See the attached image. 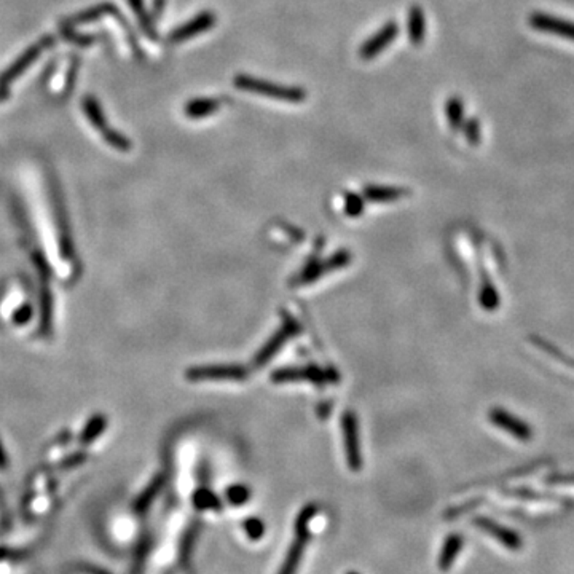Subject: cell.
Listing matches in <instances>:
<instances>
[{"label":"cell","mask_w":574,"mask_h":574,"mask_svg":"<svg viewBox=\"0 0 574 574\" xmlns=\"http://www.w3.org/2000/svg\"><path fill=\"white\" fill-rule=\"evenodd\" d=\"M233 84L241 91L254 93V95H261L265 98L278 99V101L299 104V102L305 101V99L308 98V93L300 86H287V85L273 84V82L256 79V77H251L246 74L236 75Z\"/></svg>","instance_id":"6da1fadb"},{"label":"cell","mask_w":574,"mask_h":574,"mask_svg":"<svg viewBox=\"0 0 574 574\" xmlns=\"http://www.w3.org/2000/svg\"><path fill=\"white\" fill-rule=\"evenodd\" d=\"M316 514V507L314 506H307L303 507L302 512L297 517L295 522V539L294 543L290 544L289 552H287L286 560L283 568L279 570V574H295L299 570V565L303 557V550H305V545L310 539V520L313 515Z\"/></svg>","instance_id":"7a4b0ae2"},{"label":"cell","mask_w":574,"mask_h":574,"mask_svg":"<svg viewBox=\"0 0 574 574\" xmlns=\"http://www.w3.org/2000/svg\"><path fill=\"white\" fill-rule=\"evenodd\" d=\"M272 380L274 383H290V382H310L314 385H324L330 382H336L339 375L335 372H325L321 367L308 366V367H289L279 369L272 373Z\"/></svg>","instance_id":"3957f363"},{"label":"cell","mask_w":574,"mask_h":574,"mask_svg":"<svg viewBox=\"0 0 574 574\" xmlns=\"http://www.w3.org/2000/svg\"><path fill=\"white\" fill-rule=\"evenodd\" d=\"M341 428H343L348 466H350L352 471H359L362 466V455H361V445H359V426H357V419L355 417V413L352 412L343 413V417H341Z\"/></svg>","instance_id":"277c9868"},{"label":"cell","mask_w":574,"mask_h":574,"mask_svg":"<svg viewBox=\"0 0 574 574\" xmlns=\"http://www.w3.org/2000/svg\"><path fill=\"white\" fill-rule=\"evenodd\" d=\"M299 330H300V325L297 324L295 319L286 318L283 327L276 330V334L267 341V345H265L262 350L257 352V356L254 357V366L262 367L268 361H272V357L281 350V348L284 346L286 341L289 340L292 335H295L297 332H299Z\"/></svg>","instance_id":"5b68a950"},{"label":"cell","mask_w":574,"mask_h":574,"mask_svg":"<svg viewBox=\"0 0 574 574\" xmlns=\"http://www.w3.org/2000/svg\"><path fill=\"white\" fill-rule=\"evenodd\" d=\"M397 36H399V26L391 21V23L385 24L377 34H373L369 40L362 43L361 49H359V54L366 61L377 58L380 53H383L385 49L396 40Z\"/></svg>","instance_id":"8992f818"},{"label":"cell","mask_w":574,"mask_h":574,"mask_svg":"<svg viewBox=\"0 0 574 574\" xmlns=\"http://www.w3.org/2000/svg\"><path fill=\"white\" fill-rule=\"evenodd\" d=\"M350 262H351V254L348 251H339L335 256L327 258V261L314 263L311 265V267H308L305 272L299 276V283H295V284L300 286V284L314 283L318 278H323L324 274L332 273L339 268H343Z\"/></svg>","instance_id":"52a82bcc"},{"label":"cell","mask_w":574,"mask_h":574,"mask_svg":"<svg viewBox=\"0 0 574 574\" xmlns=\"http://www.w3.org/2000/svg\"><path fill=\"white\" fill-rule=\"evenodd\" d=\"M490 421L495 424V426L501 428L506 433H509L511 435H514L518 440H529L533 437V430L528 426L525 421H522L520 418H517L512 415V413L502 410V408H493L490 412Z\"/></svg>","instance_id":"ba28073f"},{"label":"cell","mask_w":574,"mask_h":574,"mask_svg":"<svg viewBox=\"0 0 574 574\" xmlns=\"http://www.w3.org/2000/svg\"><path fill=\"white\" fill-rule=\"evenodd\" d=\"M215 21V15L212 12H201L195 18L190 20L189 23H185L184 26H180L176 29L173 34L169 36L171 43H182L190 40L198 34H203V32H208L209 29H212Z\"/></svg>","instance_id":"9c48e42d"},{"label":"cell","mask_w":574,"mask_h":574,"mask_svg":"<svg viewBox=\"0 0 574 574\" xmlns=\"http://www.w3.org/2000/svg\"><path fill=\"white\" fill-rule=\"evenodd\" d=\"M529 24L536 31L565 37L568 40L574 42V23L571 21L560 20L544 13H533L532 18H529Z\"/></svg>","instance_id":"30bf717a"},{"label":"cell","mask_w":574,"mask_h":574,"mask_svg":"<svg viewBox=\"0 0 574 574\" xmlns=\"http://www.w3.org/2000/svg\"><path fill=\"white\" fill-rule=\"evenodd\" d=\"M247 369L241 366H206L192 369L187 373L190 380H246Z\"/></svg>","instance_id":"8fae6325"},{"label":"cell","mask_w":574,"mask_h":574,"mask_svg":"<svg viewBox=\"0 0 574 574\" xmlns=\"http://www.w3.org/2000/svg\"><path fill=\"white\" fill-rule=\"evenodd\" d=\"M84 107H85L86 117L91 120V123L96 126V130L104 132V137H106V141L109 144H112V146L117 147V148H121V150H126V148H130V142L126 141L123 136H120L118 132H114V131L107 130L109 126L106 123V120H104V117L101 115V110H99L95 99H91V98L85 99Z\"/></svg>","instance_id":"7c38bea8"},{"label":"cell","mask_w":574,"mask_h":574,"mask_svg":"<svg viewBox=\"0 0 574 574\" xmlns=\"http://www.w3.org/2000/svg\"><path fill=\"white\" fill-rule=\"evenodd\" d=\"M476 527H479L480 529H483V532H487L488 534H491L495 539H498L502 545H506L507 549L511 550H518L522 548V539L520 536L515 532H512V529L506 528L499 525V523H496L493 520H490L487 517H477L476 520Z\"/></svg>","instance_id":"4fadbf2b"},{"label":"cell","mask_w":574,"mask_h":574,"mask_svg":"<svg viewBox=\"0 0 574 574\" xmlns=\"http://www.w3.org/2000/svg\"><path fill=\"white\" fill-rule=\"evenodd\" d=\"M48 43H49V40L47 38V40H43V42H40V43H37L36 47H32V48L29 49V52H26V53L23 54V56H21L18 61H16V63L12 65V68H10L7 72H5V74H3L2 77H0V85L5 86V85L12 84L13 80L18 79V75L21 74V72L29 68L32 61H34L37 56H40V53L43 52V49H45V47L48 45Z\"/></svg>","instance_id":"5bb4252c"},{"label":"cell","mask_w":574,"mask_h":574,"mask_svg":"<svg viewBox=\"0 0 574 574\" xmlns=\"http://www.w3.org/2000/svg\"><path fill=\"white\" fill-rule=\"evenodd\" d=\"M407 189H402V187H389V185H367L364 189V196L367 198L369 201L373 203H391L397 201L401 198H404L408 195Z\"/></svg>","instance_id":"9a60e30c"},{"label":"cell","mask_w":574,"mask_h":574,"mask_svg":"<svg viewBox=\"0 0 574 574\" xmlns=\"http://www.w3.org/2000/svg\"><path fill=\"white\" fill-rule=\"evenodd\" d=\"M407 32L408 38L413 45L418 47L424 42L426 37V18H424L423 8L412 7L407 16Z\"/></svg>","instance_id":"2e32d148"},{"label":"cell","mask_w":574,"mask_h":574,"mask_svg":"<svg viewBox=\"0 0 574 574\" xmlns=\"http://www.w3.org/2000/svg\"><path fill=\"white\" fill-rule=\"evenodd\" d=\"M220 109V102L217 99L212 98H200V99H193L185 106V115L189 118H204L212 115L214 112H217Z\"/></svg>","instance_id":"e0dca14e"},{"label":"cell","mask_w":574,"mask_h":574,"mask_svg":"<svg viewBox=\"0 0 574 574\" xmlns=\"http://www.w3.org/2000/svg\"><path fill=\"white\" fill-rule=\"evenodd\" d=\"M461 548H463L461 534H450V538L445 541L442 552H440V559H439L440 570L445 571L453 565L458 554L461 552Z\"/></svg>","instance_id":"ac0fdd59"},{"label":"cell","mask_w":574,"mask_h":574,"mask_svg":"<svg viewBox=\"0 0 574 574\" xmlns=\"http://www.w3.org/2000/svg\"><path fill=\"white\" fill-rule=\"evenodd\" d=\"M445 115L451 130L458 131L463 128V125H465V106H463L460 98L453 96L445 102Z\"/></svg>","instance_id":"d6986e66"},{"label":"cell","mask_w":574,"mask_h":574,"mask_svg":"<svg viewBox=\"0 0 574 574\" xmlns=\"http://www.w3.org/2000/svg\"><path fill=\"white\" fill-rule=\"evenodd\" d=\"M479 300H480V305H482L483 310H487V311H493L499 305V295L493 287V284L490 283L488 276H483L482 287H480Z\"/></svg>","instance_id":"ffe728a7"},{"label":"cell","mask_w":574,"mask_h":574,"mask_svg":"<svg viewBox=\"0 0 574 574\" xmlns=\"http://www.w3.org/2000/svg\"><path fill=\"white\" fill-rule=\"evenodd\" d=\"M364 211V198L357 193H346L345 195V212L350 217H357Z\"/></svg>","instance_id":"44dd1931"},{"label":"cell","mask_w":574,"mask_h":574,"mask_svg":"<svg viewBox=\"0 0 574 574\" xmlns=\"http://www.w3.org/2000/svg\"><path fill=\"white\" fill-rule=\"evenodd\" d=\"M195 502L198 507H201V509H220L219 499L208 490L198 491L195 496Z\"/></svg>","instance_id":"7402d4cb"},{"label":"cell","mask_w":574,"mask_h":574,"mask_svg":"<svg viewBox=\"0 0 574 574\" xmlns=\"http://www.w3.org/2000/svg\"><path fill=\"white\" fill-rule=\"evenodd\" d=\"M463 131H465V136L467 142L471 146H479L480 144V123L477 118H471L466 121V125L463 126Z\"/></svg>","instance_id":"603a6c76"},{"label":"cell","mask_w":574,"mask_h":574,"mask_svg":"<svg viewBox=\"0 0 574 574\" xmlns=\"http://www.w3.org/2000/svg\"><path fill=\"white\" fill-rule=\"evenodd\" d=\"M249 488L245 487V485H233L227 490L228 501L233 502V504H245L249 499Z\"/></svg>","instance_id":"cb8c5ba5"},{"label":"cell","mask_w":574,"mask_h":574,"mask_svg":"<svg viewBox=\"0 0 574 574\" xmlns=\"http://www.w3.org/2000/svg\"><path fill=\"white\" fill-rule=\"evenodd\" d=\"M245 529L246 533L249 534L251 539H261L265 532V527L262 520H258V518H247L245 522Z\"/></svg>","instance_id":"d4e9b609"},{"label":"cell","mask_w":574,"mask_h":574,"mask_svg":"<svg viewBox=\"0 0 574 574\" xmlns=\"http://www.w3.org/2000/svg\"><path fill=\"white\" fill-rule=\"evenodd\" d=\"M350 574H356V573H350Z\"/></svg>","instance_id":"484cf974"}]
</instances>
